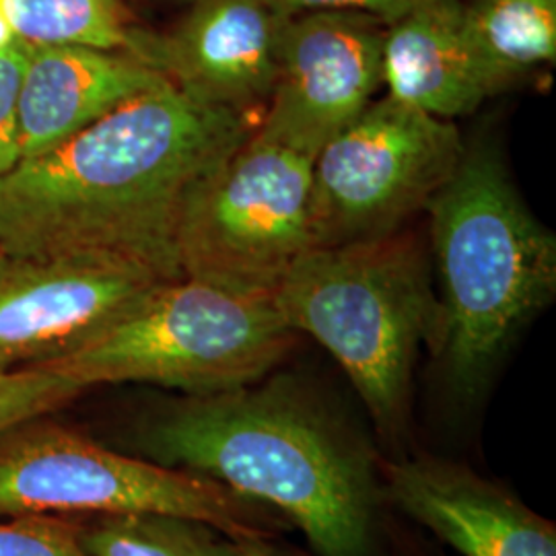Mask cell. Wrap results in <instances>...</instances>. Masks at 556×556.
Returning a JSON list of instances; mask_svg holds the SVG:
<instances>
[{"mask_svg": "<svg viewBox=\"0 0 556 556\" xmlns=\"http://www.w3.org/2000/svg\"><path fill=\"white\" fill-rule=\"evenodd\" d=\"M80 394L77 383L50 371H0V431L25 418L52 415Z\"/></svg>", "mask_w": 556, "mask_h": 556, "instance_id": "obj_18", "label": "cell"}, {"mask_svg": "<svg viewBox=\"0 0 556 556\" xmlns=\"http://www.w3.org/2000/svg\"><path fill=\"white\" fill-rule=\"evenodd\" d=\"M280 318L318 340L353 381L379 438L397 445L410 420L413 374L439 340V299L422 243L408 231L309 248L273 295Z\"/></svg>", "mask_w": 556, "mask_h": 556, "instance_id": "obj_4", "label": "cell"}, {"mask_svg": "<svg viewBox=\"0 0 556 556\" xmlns=\"http://www.w3.org/2000/svg\"><path fill=\"white\" fill-rule=\"evenodd\" d=\"M252 130L248 116L190 100L169 80L142 91L0 179V250L114 256L181 278L184 202Z\"/></svg>", "mask_w": 556, "mask_h": 556, "instance_id": "obj_1", "label": "cell"}, {"mask_svg": "<svg viewBox=\"0 0 556 556\" xmlns=\"http://www.w3.org/2000/svg\"><path fill=\"white\" fill-rule=\"evenodd\" d=\"M386 27L358 11H314L285 20L277 79L254 135L314 160L374 101L381 87Z\"/></svg>", "mask_w": 556, "mask_h": 556, "instance_id": "obj_9", "label": "cell"}, {"mask_svg": "<svg viewBox=\"0 0 556 556\" xmlns=\"http://www.w3.org/2000/svg\"><path fill=\"white\" fill-rule=\"evenodd\" d=\"M425 211L439 277L435 357L454 396L470 402L555 299L556 238L482 144L466 147Z\"/></svg>", "mask_w": 556, "mask_h": 556, "instance_id": "obj_3", "label": "cell"}, {"mask_svg": "<svg viewBox=\"0 0 556 556\" xmlns=\"http://www.w3.org/2000/svg\"><path fill=\"white\" fill-rule=\"evenodd\" d=\"M17 38L34 46L73 43L128 52L132 20L124 0H4Z\"/></svg>", "mask_w": 556, "mask_h": 556, "instance_id": "obj_17", "label": "cell"}, {"mask_svg": "<svg viewBox=\"0 0 556 556\" xmlns=\"http://www.w3.org/2000/svg\"><path fill=\"white\" fill-rule=\"evenodd\" d=\"M20 40L15 34V27L9 20V13L4 9V0H0V52L7 50L9 46H13L15 41Z\"/></svg>", "mask_w": 556, "mask_h": 556, "instance_id": "obj_23", "label": "cell"}, {"mask_svg": "<svg viewBox=\"0 0 556 556\" xmlns=\"http://www.w3.org/2000/svg\"><path fill=\"white\" fill-rule=\"evenodd\" d=\"M197 519L231 540L275 538L282 517L208 478L110 450L50 415L0 431V517Z\"/></svg>", "mask_w": 556, "mask_h": 556, "instance_id": "obj_6", "label": "cell"}, {"mask_svg": "<svg viewBox=\"0 0 556 556\" xmlns=\"http://www.w3.org/2000/svg\"><path fill=\"white\" fill-rule=\"evenodd\" d=\"M89 556H231V538L186 517L157 514L75 517Z\"/></svg>", "mask_w": 556, "mask_h": 556, "instance_id": "obj_16", "label": "cell"}, {"mask_svg": "<svg viewBox=\"0 0 556 556\" xmlns=\"http://www.w3.org/2000/svg\"><path fill=\"white\" fill-rule=\"evenodd\" d=\"M295 338L273 299L181 277L153 287L68 355L29 369L71 379L83 392L149 383L202 396L266 378Z\"/></svg>", "mask_w": 556, "mask_h": 556, "instance_id": "obj_5", "label": "cell"}, {"mask_svg": "<svg viewBox=\"0 0 556 556\" xmlns=\"http://www.w3.org/2000/svg\"><path fill=\"white\" fill-rule=\"evenodd\" d=\"M0 556H89L75 517H0Z\"/></svg>", "mask_w": 556, "mask_h": 556, "instance_id": "obj_19", "label": "cell"}, {"mask_svg": "<svg viewBox=\"0 0 556 556\" xmlns=\"http://www.w3.org/2000/svg\"><path fill=\"white\" fill-rule=\"evenodd\" d=\"M167 79L137 59L73 43H27L20 91L21 161L79 135Z\"/></svg>", "mask_w": 556, "mask_h": 556, "instance_id": "obj_13", "label": "cell"}, {"mask_svg": "<svg viewBox=\"0 0 556 556\" xmlns=\"http://www.w3.org/2000/svg\"><path fill=\"white\" fill-rule=\"evenodd\" d=\"M312 165L252 130L184 202L174 239L181 277L273 299L314 248Z\"/></svg>", "mask_w": 556, "mask_h": 556, "instance_id": "obj_7", "label": "cell"}, {"mask_svg": "<svg viewBox=\"0 0 556 556\" xmlns=\"http://www.w3.org/2000/svg\"><path fill=\"white\" fill-rule=\"evenodd\" d=\"M278 17L289 20L314 11H358L383 23L400 20L422 0H264Z\"/></svg>", "mask_w": 556, "mask_h": 556, "instance_id": "obj_21", "label": "cell"}, {"mask_svg": "<svg viewBox=\"0 0 556 556\" xmlns=\"http://www.w3.org/2000/svg\"><path fill=\"white\" fill-rule=\"evenodd\" d=\"M381 85L386 96L441 119L468 116L489 100L459 0H422L388 23Z\"/></svg>", "mask_w": 556, "mask_h": 556, "instance_id": "obj_14", "label": "cell"}, {"mask_svg": "<svg viewBox=\"0 0 556 556\" xmlns=\"http://www.w3.org/2000/svg\"><path fill=\"white\" fill-rule=\"evenodd\" d=\"M386 497L462 556H556L555 523L464 464L392 462Z\"/></svg>", "mask_w": 556, "mask_h": 556, "instance_id": "obj_12", "label": "cell"}, {"mask_svg": "<svg viewBox=\"0 0 556 556\" xmlns=\"http://www.w3.org/2000/svg\"><path fill=\"white\" fill-rule=\"evenodd\" d=\"M282 23L264 0H190L165 29L137 25L126 54L190 100L245 116L273 91Z\"/></svg>", "mask_w": 556, "mask_h": 556, "instance_id": "obj_11", "label": "cell"}, {"mask_svg": "<svg viewBox=\"0 0 556 556\" xmlns=\"http://www.w3.org/2000/svg\"><path fill=\"white\" fill-rule=\"evenodd\" d=\"M466 142L452 119L374 100L312 165L314 248L396 233L452 178Z\"/></svg>", "mask_w": 556, "mask_h": 556, "instance_id": "obj_8", "label": "cell"}, {"mask_svg": "<svg viewBox=\"0 0 556 556\" xmlns=\"http://www.w3.org/2000/svg\"><path fill=\"white\" fill-rule=\"evenodd\" d=\"M273 538L231 540V556H293L270 542Z\"/></svg>", "mask_w": 556, "mask_h": 556, "instance_id": "obj_22", "label": "cell"}, {"mask_svg": "<svg viewBox=\"0 0 556 556\" xmlns=\"http://www.w3.org/2000/svg\"><path fill=\"white\" fill-rule=\"evenodd\" d=\"M462 25L491 96L556 60V0H459Z\"/></svg>", "mask_w": 556, "mask_h": 556, "instance_id": "obj_15", "label": "cell"}, {"mask_svg": "<svg viewBox=\"0 0 556 556\" xmlns=\"http://www.w3.org/2000/svg\"><path fill=\"white\" fill-rule=\"evenodd\" d=\"M137 445L273 509L318 556H381L374 456L293 379L172 400L140 422Z\"/></svg>", "mask_w": 556, "mask_h": 556, "instance_id": "obj_2", "label": "cell"}, {"mask_svg": "<svg viewBox=\"0 0 556 556\" xmlns=\"http://www.w3.org/2000/svg\"><path fill=\"white\" fill-rule=\"evenodd\" d=\"M165 282L132 260L0 250V371L64 357Z\"/></svg>", "mask_w": 556, "mask_h": 556, "instance_id": "obj_10", "label": "cell"}, {"mask_svg": "<svg viewBox=\"0 0 556 556\" xmlns=\"http://www.w3.org/2000/svg\"><path fill=\"white\" fill-rule=\"evenodd\" d=\"M179 2H186V4H188V2H190V0H179Z\"/></svg>", "mask_w": 556, "mask_h": 556, "instance_id": "obj_24", "label": "cell"}, {"mask_svg": "<svg viewBox=\"0 0 556 556\" xmlns=\"http://www.w3.org/2000/svg\"><path fill=\"white\" fill-rule=\"evenodd\" d=\"M27 60V41L0 52V179L21 161L20 91Z\"/></svg>", "mask_w": 556, "mask_h": 556, "instance_id": "obj_20", "label": "cell"}]
</instances>
